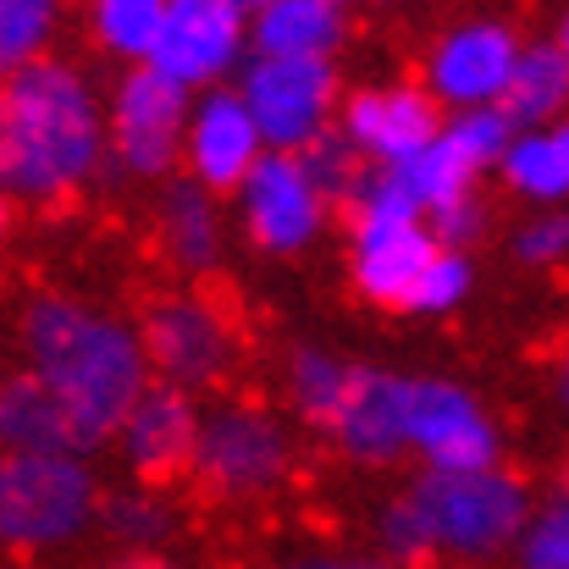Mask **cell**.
<instances>
[{"label":"cell","mask_w":569,"mask_h":569,"mask_svg":"<svg viewBox=\"0 0 569 569\" xmlns=\"http://www.w3.org/2000/svg\"><path fill=\"white\" fill-rule=\"evenodd\" d=\"M17 338H22L28 377L44 381L56 392V403L67 409L78 453L111 442L122 431V420L133 415V403L156 387L139 327H128L122 316H111L89 299L33 293L22 305Z\"/></svg>","instance_id":"6da1fadb"},{"label":"cell","mask_w":569,"mask_h":569,"mask_svg":"<svg viewBox=\"0 0 569 569\" xmlns=\"http://www.w3.org/2000/svg\"><path fill=\"white\" fill-rule=\"evenodd\" d=\"M111 161V106L72 61H33L0 94V183L17 204H61Z\"/></svg>","instance_id":"7a4b0ae2"},{"label":"cell","mask_w":569,"mask_h":569,"mask_svg":"<svg viewBox=\"0 0 569 569\" xmlns=\"http://www.w3.org/2000/svg\"><path fill=\"white\" fill-rule=\"evenodd\" d=\"M100 503L83 453H6L0 465V542L11 553L72 548L100 526Z\"/></svg>","instance_id":"3957f363"},{"label":"cell","mask_w":569,"mask_h":569,"mask_svg":"<svg viewBox=\"0 0 569 569\" xmlns=\"http://www.w3.org/2000/svg\"><path fill=\"white\" fill-rule=\"evenodd\" d=\"M409 492L437 537V559H459V565H492V559L515 553L537 515L526 481L509 470H476V476H431L426 470Z\"/></svg>","instance_id":"277c9868"},{"label":"cell","mask_w":569,"mask_h":569,"mask_svg":"<svg viewBox=\"0 0 569 569\" xmlns=\"http://www.w3.org/2000/svg\"><path fill=\"white\" fill-rule=\"evenodd\" d=\"M293 459H299L293 431L266 403L232 398V403L204 409L193 481L221 503H254V498H271L293 476Z\"/></svg>","instance_id":"5b68a950"},{"label":"cell","mask_w":569,"mask_h":569,"mask_svg":"<svg viewBox=\"0 0 569 569\" xmlns=\"http://www.w3.org/2000/svg\"><path fill=\"white\" fill-rule=\"evenodd\" d=\"M238 94L254 111L271 150L305 156L316 139L332 133L338 67L332 61H293V56H249L238 72Z\"/></svg>","instance_id":"8992f818"},{"label":"cell","mask_w":569,"mask_h":569,"mask_svg":"<svg viewBox=\"0 0 569 569\" xmlns=\"http://www.w3.org/2000/svg\"><path fill=\"white\" fill-rule=\"evenodd\" d=\"M139 338H144L156 381L183 387V392L227 381L232 360H238V327L204 293H161V299H150V310L139 316Z\"/></svg>","instance_id":"52a82bcc"},{"label":"cell","mask_w":569,"mask_h":569,"mask_svg":"<svg viewBox=\"0 0 569 569\" xmlns=\"http://www.w3.org/2000/svg\"><path fill=\"white\" fill-rule=\"evenodd\" d=\"M193 94L161 78L156 67H133L111 94V167L128 178H167L189 144Z\"/></svg>","instance_id":"ba28073f"},{"label":"cell","mask_w":569,"mask_h":569,"mask_svg":"<svg viewBox=\"0 0 569 569\" xmlns=\"http://www.w3.org/2000/svg\"><path fill=\"white\" fill-rule=\"evenodd\" d=\"M409 453H420L431 476L498 470V420L470 387L448 377H415L409 381Z\"/></svg>","instance_id":"9c48e42d"},{"label":"cell","mask_w":569,"mask_h":569,"mask_svg":"<svg viewBox=\"0 0 569 569\" xmlns=\"http://www.w3.org/2000/svg\"><path fill=\"white\" fill-rule=\"evenodd\" d=\"M520 56H526V44L515 39L509 22H492V17L453 22V28L437 33V44L426 50V94H431L437 106H448L453 117H459V111L503 106Z\"/></svg>","instance_id":"30bf717a"},{"label":"cell","mask_w":569,"mask_h":569,"mask_svg":"<svg viewBox=\"0 0 569 569\" xmlns=\"http://www.w3.org/2000/svg\"><path fill=\"white\" fill-rule=\"evenodd\" d=\"M243 44H249V11L238 0H172L161 44L150 67L189 94L227 89V72H243Z\"/></svg>","instance_id":"8fae6325"},{"label":"cell","mask_w":569,"mask_h":569,"mask_svg":"<svg viewBox=\"0 0 569 569\" xmlns=\"http://www.w3.org/2000/svg\"><path fill=\"white\" fill-rule=\"evenodd\" d=\"M327 210H332V199L310 178L305 156H282V150H271L238 189V221L254 238V249H266V254L310 249L327 227Z\"/></svg>","instance_id":"7c38bea8"},{"label":"cell","mask_w":569,"mask_h":569,"mask_svg":"<svg viewBox=\"0 0 569 569\" xmlns=\"http://www.w3.org/2000/svg\"><path fill=\"white\" fill-rule=\"evenodd\" d=\"M266 156H271V144H266V133H260V122H254V111L243 106L238 89L193 94L189 144H183L189 183L210 193H238Z\"/></svg>","instance_id":"4fadbf2b"},{"label":"cell","mask_w":569,"mask_h":569,"mask_svg":"<svg viewBox=\"0 0 569 569\" xmlns=\"http://www.w3.org/2000/svg\"><path fill=\"white\" fill-rule=\"evenodd\" d=\"M338 122H343V139L371 167H398V161L426 156L442 139V128H448L442 106L426 89H415V83H387V89L349 94Z\"/></svg>","instance_id":"5bb4252c"},{"label":"cell","mask_w":569,"mask_h":569,"mask_svg":"<svg viewBox=\"0 0 569 569\" xmlns=\"http://www.w3.org/2000/svg\"><path fill=\"white\" fill-rule=\"evenodd\" d=\"M476 193V172L453 156L448 139H437L426 156L398 161V167H371V178L355 193V221H426L448 210L453 199Z\"/></svg>","instance_id":"9a60e30c"},{"label":"cell","mask_w":569,"mask_h":569,"mask_svg":"<svg viewBox=\"0 0 569 569\" xmlns=\"http://www.w3.org/2000/svg\"><path fill=\"white\" fill-rule=\"evenodd\" d=\"M199 426H204V415H199L193 392L156 381V387L133 403V415L122 420L117 453H122V465L139 476V487H161V481L193 470Z\"/></svg>","instance_id":"2e32d148"},{"label":"cell","mask_w":569,"mask_h":569,"mask_svg":"<svg viewBox=\"0 0 569 569\" xmlns=\"http://www.w3.org/2000/svg\"><path fill=\"white\" fill-rule=\"evenodd\" d=\"M437 254H442V243L426 221H355V238H349L355 288L387 310L409 305L415 282L426 277V266Z\"/></svg>","instance_id":"e0dca14e"},{"label":"cell","mask_w":569,"mask_h":569,"mask_svg":"<svg viewBox=\"0 0 569 569\" xmlns=\"http://www.w3.org/2000/svg\"><path fill=\"white\" fill-rule=\"evenodd\" d=\"M409 381L415 377L360 366L343 415L327 431L355 465H392L398 453H409Z\"/></svg>","instance_id":"ac0fdd59"},{"label":"cell","mask_w":569,"mask_h":569,"mask_svg":"<svg viewBox=\"0 0 569 569\" xmlns=\"http://www.w3.org/2000/svg\"><path fill=\"white\" fill-rule=\"evenodd\" d=\"M343 44V11L327 0H271L249 17L254 56H293V61H332Z\"/></svg>","instance_id":"d6986e66"},{"label":"cell","mask_w":569,"mask_h":569,"mask_svg":"<svg viewBox=\"0 0 569 569\" xmlns=\"http://www.w3.org/2000/svg\"><path fill=\"white\" fill-rule=\"evenodd\" d=\"M0 437H6V453H78L67 409L28 371L0 387Z\"/></svg>","instance_id":"ffe728a7"},{"label":"cell","mask_w":569,"mask_h":569,"mask_svg":"<svg viewBox=\"0 0 569 569\" xmlns=\"http://www.w3.org/2000/svg\"><path fill=\"white\" fill-rule=\"evenodd\" d=\"M221 210H216V193L199 189V183H172L161 199V249L178 271H210L221 260Z\"/></svg>","instance_id":"44dd1931"},{"label":"cell","mask_w":569,"mask_h":569,"mask_svg":"<svg viewBox=\"0 0 569 569\" xmlns=\"http://www.w3.org/2000/svg\"><path fill=\"white\" fill-rule=\"evenodd\" d=\"M503 111L509 122L526 133V128H559L569 111V56L559 50V39H542V44H526L520 67H515V83L503 94Z\"/></svg>","instance_id":"7402d4cb"},{"label":"cell","mask_w":569,"mask_h":569,"mask_svg":"<svg viewBox=\"0 0 569 569\" xmlns=\"http://www.w3.org/2000/svg\"><path fill=\"white\" fill-rule=\"evenodd\" d=\"M355 377H360V366L338 360V355L321 349V343H293L288 360H282L288 403H293L310 426H321V431H332V420L343 415V403H349V392H355Z\"/></svg>","instance_id":"603a6c76"},{"label":"cell","mask_w":569,"mask_h":569,"mask_svg":"<svg viewBox=\"0 0 569 569\" xmlns=\"http://www.w3.org/2000/svg\"><path fill=\"white\" fill-rule=\"evenodd\" d=\"M498 178L509 183V193L559 210L569 199V122H559V128H526L515 139V150L503 156Z\"/></svg>","instance_id":"cb8c5ba5"},{"label":"cell","mask_w":569,"mask_h":569,"mask_svg":"<svg viewBox=\"0 0 569 569\" xmlns=\"http://www.w3.org/2000/svg\"><path fill=\"white\" fill-rule=\"evenodd\" d=\"M178 503L161 498L156 487H122L100 503V531L128 548V559H144V553H161L172 537H178Z\"/></svg>","instance_id":"d4e9b609"},{"label":"cell","mask_w":569,"mask_h":569,"mask_svg":"<svg viewBox=\"0 0 569 569\" xmlns=\"http://www.w3.org/2000/svg\"><path fill=\"white\" fill-rule=\"evenodd\" d=\"M172 0H89V33L106 56L150 67Z\"/></svg>","instance_id":"484cf974"},{"label":"cell","mask_w":569,"mask_h":569,"mask_svg":"<svg viewBox=\"0 0 569 569\" xmlns=\"http://www.w3.org/2000/svg\"><path fill=\"white\" fill-rule=\"evenodd\" d=\"M56 28H61V0H0V67L22 72L44 61Z\"/></svg>","instance_id":"4316f807"},{"label":"cell","mask_w":569,"mask_h":569,"mask_svg":"<svg viewBox=\"0 0 569 569\" xmlns=\"http://www.w3.org/2000/svg\"><path fill=\"white\" fill-rule=\"evenodd\" d=\"M442 139H448V144H453V156L481 178V172H498V167H503V156L515 150L520 128L509 122V111H503V106H487V111H459V117H448Z\"/></svg>","instance_id":"83f0119b"},{"label":"cell","mask_w":569,"mask_h":569,"mask_svg":"<svg viewBox=\"0 0 569 569\" xmlns=\"http://www.w3.org/2000/svg\"><path fill=\"white\" fill-rule=\"evenodd\" d=\"M371 531H377L381 559H387L392 569H420V565H431V559H437V537H431V526H426V515H420L415 492H403V498L381 503Z\"/></svg>","instance_id":"f1b7e54d"},{"label":"cell","mask_w":569,"mask_h":569,"mask_svg":"<svg viewBox=\"0 0 569 569\" xmlns=\"http://www.w3.org/2000/svg\"><path fill=\"white\" fill-rule=\"evenodd\" d=\"M515 569H569V487H553L537 503V515L515 548Z\"/></svg>","instance_id":"f546056e"},{"label":"cell","mask_w":569,"mask_h":569,"mask_svg":"<svg viewBox=\"0 0 569 569\" xmlns=\"http://www.w3.org/2000/svg\"><path fill=\"white\" fill-rule=\"evenodd\" d=\"M470 288H476V266H470V254H453V249H442L431 266H426V277L415 282V293H409V316H448V310H459L465 299H470Z\"/></svg>","instance_id":"4dcf8cb0"},{"label":"cell","mask_w":569,"mask_h":569,"mask_svg":"<svg viewBox=\"0 0 569 569\" xmlns=\"http://www.w3.org/2000/svg\"><path fill=\"white\" fill-rule=\"evenodd\" d=\"M305 167H310V178L321 183L327 199H349V204H355L360 183L371 178V161L343 139V128H332L327 139H316V144L305 150Z\"/></svg>","instance_id":"1f68e13d"},{"label":"cell","mask_w":569,"mask_h":569,"mask_svg":"<svg viewBox=\"0 0 569 569\" xmlns=\"http://www.w3.org/2000/svg\"><path fill=\"white\" fill-rule=\"evenodd\" d=\"M515 260L548 271V266H565L569 260V210H537L515 227Z\"/></svg>","instance_id":"d6a6232c"},{"label":"cell","mask_w":569,"mask_h":569,"mask_svg":"<svg viewBox=\"0 0 569 569\" xmlns=\"http://www.w3.org/2000/svg\"><path fill=\"white\" fill-rule=\"evenodd\" d=\"M431 232H437L442 249L465 254V249L487 232V204H481V193H465V199H453L448 210H437V216H431Z\"/></svg>","instance_id":"836d02e7"},{"label":"cell","mask_w":569,"mask_h":569,"mask_svg":"<svg viewBox=\"0 0 569 569\" xmlns=\"http://www.w3.org/2000/svg\"><path fill=\"white\" fill-rule=\"evenodd\" d=\"M282 569H392V565L387 559H366V553H327V548H316V553L288 559Z\"/></svg>","instance_id":"e575fe53"},{"label":"cell","mask_w":569,"mask_h":569,"mask_svg":"<svg viewBox=\"0 0 569 569\" xmlns=\"http://www.w3.org/2000/svg\"><path fill=\"white\" fill-rule=\"evenodd\" d=\"M111 569H183V565H172L167 553H144V559H117Z\"/></svg>","instance_id":"d590c367"},{"label":"cell","mask_w":569,"mask_h":569,"mask_svg":"<svg viewBox=\"0 0 569 569\" xmlns=\"http://www.w3.org/2000/svg\"><path fill=\"white\" fill-rule=\"evenodd\" d=\"M559 398L569 403V355H565V366H559Z\"/></svg>","instance_id":"8d00e7d4"},{"label":"cell","mask_w":569,"mask_h":569,"mask_svg":"<svg viewBox=\"0 0 569 569\" xmlns=\"http://www.w3.org/2000/svg\"><path fill=\"white\" fill-rule=\"evenodd\" d=\"M559 50H565V56H569V17H565V22H559Z\"/></svg>","instance_id":"74e56055"},{"label":"cell","mask_w":569,"mask_h":569,"mask_svg":"<svg viewBox=\"0 0 569 569\" xmlns=\"http://www.w3.org/2000/svg\"><path fill=\"white\" fill-rule=\"evenodd\" d=\"M238 6H243V11L254 17V11H260V6H271V0H238Z\"/></svg>","instance_id":"f35d334b"},{"label":"cell","mask_w":569,"mask_h":569,"mask_svg":"<svg viewBox=\"0 0 569 569\" xmlns=\"http://www.w3.org/2000/svg\"><path fill=\"white\" fill-rule=\"evenodd\" d=\"M327 6H338V11H343V6H349V0H327Z\"/></svg>","instance_id":"ab89813d"}]
</instances>
